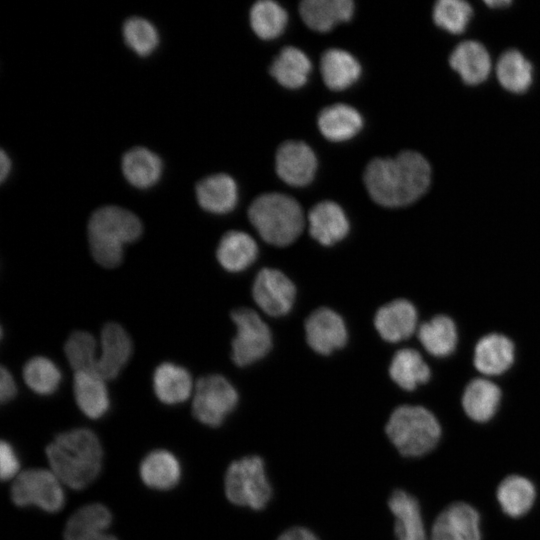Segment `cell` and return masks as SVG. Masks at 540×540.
Masks as SVG:
<instances>
[{
	"label": "cell",
	"mask_w": 540,
	"mask_h": 540,
	"mask_svg": "<svg viewBox=\"0 0 540 540\" xmlns=\"http://www.w3.org/2000/svg\"><path fill=\"white\" fill-rule=\"evenodd\" d=\"M364 183L370 197L385 207H401L420 198L431 182V167L418 152L375 158L366 166Z\"/></svg>",
	"instance_id": "obj_1"
},
{
	"label": "cell",
	"mask_w": 540,
	"mask_h": 540,
	"mask_svg": "<svg viewBox=\"0 0 540 540\" xmlns=\"http://www.w3.org/2000/svg\"><path fill=\"white\" fill-rule=\"evenodd\" d=\"M51 471L69 488L82 490L101 472L103 449L97 435L87 428L58 434L45 449Z\"/></svg>",
	"instance_id": "obj_2"
},
{
	"label": "cell",
	"mask_w": 540,
	"mask_h": 540,
	"mask_svg": "<svg viewBox=\"0 0 540 540\" xmlns=\"http://www.w3.org/2000/svg\"><path fill=\"white\" fill-rule=\"evenodd\" d=\"M140 219L133 212L118 206L97 209L88 222V242L94 260L105 268L118 266L124 245L142 234Z\"/></svg>",
	"instance_id": "obj_3"
},
{
	"label": "cell",
	"mask_w": 540,
	"mask_h": 540,
	"mask_svg": "<svg viewBox=\"0 0 540 540\" xmlns=\"http://www.w3.org/2000/svg\"><path fill=\"white\" fill-rule=\"evenodd\" d=\"M384 431L397 452L408 458L428 454L437 446L441 437V427L433 413L415 405L395 408Z\"/></svg>",
	"instance_id": "obj_4"
},
{
	"label": "cell",
	"mask_w": 540,
	"mask_h": 540,
	"mask_svg": "<svg viewBox=\"0 0 540 540\" xmlns=\"http://www.w3.org/2000/svg\"><path fill=\"white\" fill-rule=\"evenodd\" d=\"M248 216L263 240L286 246L296 240L304 226L298 202L285 194L265 193L253 200Z\"/></svg>",
	"instance_id": "obj_5"
},
{
	"label": "cell",
	"mask_w": 540,
	"mask_h": 540,
	"mask_svg": "<svg viewBox=\"0 0 540 540\" xmlns=\"http://www.w3.org/2000/svg\"><path fill=\"white\" fill-rule=\"evenodd\" d=\"M223 486L225 497L232 505L255 512L265 509L274 493L266 462L258 454L231 461L225 470Z\"/></svg>",
	"instance_id": "obj_6"
},
{
	"label": "cell",
	"mask_w": 540,
	"mask_h": 540,
	"mask_svg": "<svg viewBox=\"0 0 540 540\" xmlns=\"http://www.w3.org/2000/svg\"><path fill=\"white\" fill-rule=\"evenodd\" d=\"M10 497L16 506H35L48 513H57L65 505L62 482L51 470L43 468L20 472L13 480Z\"/></svg>",
	"instance_id": "obj_7"
},
{
	"label": "cell",
	"mask_w": 540,
	"mask_h": 540,
	"mask_svg": "<svg viewBox=\"0 0 540 540\" xmlns=\"http://www.w3.org/2000/svg\"><path fill=\"white\" fill-rule=\"evenodd\" d=\"M238 400L236 389L225 377L207 375L196 382L192 414L200 423L217 428L236 408Z\"/></svg>",
	"instance_id": "obj_8"
},
{
	"label": "cell",
	"mask_w": 540,
	"mask_h": 540,
	"mask_svg": "<svg viewBox=\"0 0 540 540\" xmlns=\"http://www.w3.org/2000/svg\"><path fill=\"white\" fill-rule=\"evenodd\" d=\"M231 318L237 333L232 341V360L238 366L250 365L263 358L272 345L267 324L252 309L233 310Z\"/></svg>",
	"instance_id": "obj_9"
},
{
	"label": "cell",
	"mask_w": 540,
	"mask_h": 540,
	"mask_svg": "<svg viewBox=\"0 0 540 540\" xmlns=\"http://www.w3.org/2000/svg\"><path fill=\"white\" fill-rule=\"evenodd\" d=\"M295 286L281 271L260 270L255 278L252 294L256 304L270 316L287 314L295 299Z\"/></svg>",
	"instance_id": "obj_10"
},
{
	"label": "cell",
	"mask_w": 540,
	"mask_h": 540,
	"mask_svg": "<svg viewBox=\"0 0 540 540\" xmlns=\"http://www.w3.org/2000/svg\"><path fill=\"white\" fill-rule=\"evenodd\" d=\"M275 167L278 176L296 187L308 185L314 178L317 159L304 142L289 140L282 143L276 153Z\"/></svg>",
	"instance_id": "obj_11"
},
{
	"label": "cell",
	"mask_w": 540,
	"mask_h": 540,
	"mask_svg": "<svg viewBox=\"0 0 540 540\" xmlns=\"http://www.w3.org/2000/svg\"><path fill=\"white\" fill-rule=\"evenodd\" d=\"M431 540H481L477 510L464 502L447 506L434 521Z\"/></svg>",
	"instance_id": "obj_12"
},
{
	"label": "cell",
	"mask_w": 540,
	"mask_h": 540,
	"mask_svg": "<svg viewBox=\"0 0 540 540\" xmlns=\"http://www.w3.org/2000/svg\"><path fill=\"white\" fill-rule=\"evenodd\" d=\"M306 340L317 353L328 355L342 348L347 340L343 319L329 308L313 311L305 322Z\"/></svg>",
	"instance_id": "obj_13"
},
{
	"label": "cell",
	"mask_w": 540,
	"mask_h": 540,
	"mask_svg": "<svg viewBox=\"0 0 540 540\" xmlns=\"http://www.w3.org/2000/svg\"><path fill=\"white\" fill-rule=\"evenodd\" d=\"M101 351L95 371L105 380L118 376L132 354V341L119 324L107 323L100 334Z\"/></svg>",
	"instance_id": "obj_14"
},
{
	"label": "cell",
	"mask_w": 540,
	"mask_h": 540,
	"mask_svg": "<svg viewBox=\"0 0 540 540\" xmlns=\"http://www.w3.org/2000/svg\"><path fill=\"white\" fill-rule=\"evenodd\" d=\"M394 518L395 540H427L425 526L417 499L402 489H395L387 500Z\"/></svg>",
	"instance_id": "obj_15"
},
{
	"label": "cell",
	"mask_w": 540,
	"mask_h": 540,
	"mask_svg": "<svg viewBox=\"0 0 540 540\" xmlns=\"http://www.w3.org/2000/svg\"><path fill=\"white\" fill-rule=\"evenodd\" d=\"M374 323L384 340L398 342L414 333L417 312L408 300L398 299L382 306L375 315Z\"/></svg>",
	"instance_id": "obj_16"
},
{
	"label": "cell",
	"mask_w": 540,
	"mask_h": 540,
	"mask_svg": "<svg viewBox=\"0 0 540 540\" xmlns=\"http://www.w3.org/2000/svg\"><path fill=\"white\" fill-rule=\"evenodd\" d=\"M310 235L325 246L342 240L349 232V222L342 208L333 201H322L308 213Z\"/></svg>",
	"instance_id": "obj_17"
},
{
	"label": "cell",
	"mask_w": 540,
	"mask_h": 540,
	"mask_svg": "<svg viewBox=\"0 0 540 540\" xmlns=\"http://www.w3.org/2000/svg\"><path fill=\"white\" fill-rule=\"evenodd\" d=\"M73 391L77 406L86 417L99 419L109 410L110 398L105 379L96 371L75 372Z\"/></svg>",
	"instance_id": "obj_18"
},
{
	"label": "cell",
	"mask_w": 540,
	"mask_h": 540,
	"mask_svg": "<svg viewBox=\"0 0 540 540\" xmlns=\"http://www.w3.org/2000/svg\"><path fill=\"white\" fill-rule=\"evenodd\" d=\"M181 465L178 458L168 450L156 449L141 461L139 475L149 488L166 491L174 488L181 479Z\"/></svg>",
	"instance_id": "obj_19"
},
{
	"label": "cell",
	"mask_w": 540,
	"mask_h": 540,
	"mask_svg": "<svg viewBox=\"0 0 540 540\" xmlns=\"http://www.w3.org/2000/svg\"><path fill=\"white\" fill-rule=\"evenodd\" d=\"M112 523L111 511L101 503L86 504L76 510L65 524L64 540H97Z\"/></svg>",
	"instance_id": "obj_20"
},
{
	"label": "cell",
	"mask_w": 540,
	"mask_h": 540,
	"mask_svg": "<svg viewBox=\"0 0 540 540\" xmlns=\"http://www.w3.org/2000/svg\"><path fill=\"white\" fill-rule=\"evenodd\" d=\"M450 66L469 85L483 82L491 70V59L486 48L479 42L468 40L455 47L450 55Z\"/></svg>",
	"instance_id": "obj_21"
},
{
	"label": "cell",
	"mask_w": 540,
	"mask_h": 540,
	"mask_svg": "<svg viewBox=\"0 0 540 540\" xmlns=\"http://www.w3.org/2000/svg\"><path fill=\"white\" fill-rule=\"evenodd\" d=\"M353 10L350 0H305L299 6L305 24L317 32H328L338 23L350 20Z\"/></svg>",
	"instance_id": "obj_22"
},
{
	"label": "cell",
	"mask_w": 540,
	"mask_h": 540,
	"mask_svg": "<svg viewBox=\"0 0 540 540\" xmlns=\"http://www.w3.org/2000/svg\"><path fill=\"white\" fill-rule=\"evenodd\" d=\"M153 390L159 401L176 405L186 401L193 390L190 373L171 362L161 363L153 374Z\"/></svg>",
	"instance_id": "obj_23"
},
{
	"label": "cell",
	"mask_w": 540,
	"mask_h": 540,
	"mask_svg": "<svg viewBox=\"0 0 540 540\" xmlns=\"http://www.w3.org/2000/svg\"><path fill=\"white\" fill-rule=\"evenodd\" d=\"M514 360V346L501 334H489L479 340L474 351V365L484 375H499Z\"/></svg>",
	"instance_id": "obj_24"
},
{
	"label": "cell",
	"mask_w": 540,
	"mask_h": 540,
	"mask_svg": "<svg viewBox=\"0 0 540 540\" xmlns=\"http://www.w3.org/2000/svg\"><path fill=\"white\" fill-rule=\"evenodd\" d=\"M199 205L214 214H225L234 209L237 199V186L227 174H215L202 179L196 185Z\"/></svg>",
	"instance_id": "obj_25"
},
{
	"label": "cell",
	"mask_w": 540,
	"mask_h": 540,
	"mask_svg": "<svg viewBox=\"0 0 540 540\" xmlns=\"http://www.w3.org/2000/svg\"><path fill=\"white\" fill-rule=\"evenodd\" d=\"M360 113L350 105L338 103L324 108L318 116V127L322 135L334 142L354 137L362 128Z\"/></svg>",
	"instance_id": "obj_26"
},
{
	"label": "cell",
	"mask_w": 540,
	"mask_h": 540,
	"mask_svg": "<svg viewBox=\"0 0 540 540\" xmlns=\"http://www.w3.org/2000/svg\"><path fill=\"white\" fill-rule=\"evenodd\" d=\"M320 70L326 86L334 91L348 88L361 74V66L353 55L345 50H326L320 61Z\"/></svg>",
	"instance_id": "obj_27"
},
{
	"label": "cell",
	"mask_w": 540,
	"mask_h": 540,
	"mask_svg": "<svg viewBox=\"0 0 540 540\" xmlns=\"http://www.w3.org/2000/svg\"><path fill=\"white\" fill-rule=\"evenodd\" d=\"M127 181L141 189L155 185L162 174V161L157 154L145 147H134L127 151L121 162Z\"/></svg>",
	"instance_id": "obj_28"
},
{
	"label": "cell",
	"mask_w": 540,
	"mask_h": 540,
	"mask_svg": "<svg viewBox=\"0 0 540 540\" xmlns=\"http://www.w3.org/2000/svg\"><path fill=\"white\" fill-rule=\"evenodd\" d=\"M257 253V244L250 235L242 231H228L218 244L216 256L224 269L240 272L255 261Z\"/></svg>",
	"instance_id": "obj_29"
},
{
	"label": "cell",
	"mask_w": 540,
	"mask_h": 540,
	"mask_svg": "<svg viewBox=\"0 0 540 540\" xmlns=\"http://www.w3.org/2000/svg\"><path fill=\"white\" fill-rule=\"evenodd\" d=\"M501 400V391L493 382L477 378L464 390L462 406L472 420L486 422L496 413Z\"/></svg>",
	"instance_id": "obj_30"
},
{
	"label": "cell",
	"mask_w": 540,
	"mask_h": 540,
	"mask_svg": "<svg viewBox=\"0 0 540 540\" xmlns=\"http://www.w3.org/2000/svg\"><path fill=\"white\" fill-rule=\"evenodd\" d=\"M311 71V62L300 49L284 47L270 66V74L286 88L297 89L303 86Z\"/></svg>",
	"instance_id": "obj_31"
},
{
	"label": "cell",
	"mask_w": 540,
	"mask_h": 540,
	"mask_svg": "<svg viewBox=\"0 0 540 540\" xmlns=\"http://www.w3.org/2000/svg\"><path fill=\"white\" fill-rule=\"evenodd\" d=\"M535 497L533 483L519 475L506 477L497 489V499L503 512L513 518L526 514L533 506Z\"/></svg>",
	"instance_id": "obj_32"
},
{
	"label": "cell",
	"mask_w": 540,
	"mask_h": 540,
	"mask_svg": "<svg viewBox=\"0 0 540 540\" xmlns=\"http://www.w3.org/2000/svg\"><path fill=\"white\" fill-rule=\"evenodd\" d=\"M389 374L399 387L412 391L429 380L430 369L416 350L401 349L391 361Z\"/></svg>",
	"instance_id": "obj_33"
},
{
	"label": "cell",
	"mask_w": 540,
	"mask_h": 540,
	"mask_svg": "<svg viewBox=\"0 0 540 540\" xmlns=\"http://www.w3.org/2000/svg\"><path fill=\"white\" fill-rule=\"evenodd\" d=\"M418 338L428 353L444 357L455 349L456 326L448 316L438 315L419 327Z\"/></svg>",
	"instance_id": "obj_34"
},
{
	"label": "cell",
	"mask_w": 540,
	"mask_h": 540,
	"mask_svg": "<svg viewBox=\"0 0 540 540\" xmlns=\"http://www.w3.org/2000/svg\"><path fill=\"white\" fill-rule=\"evenodd\" d=\"M496 73L502 87L513 93L526 91L532 82V65L517 50H508L501 55Z\"/></svg>",
	"instance_id": "obj_35"
},
{
	"label": "cell",
	"mask_w": 540,
	"mask_h": 540,
	"mask_svg": "<svg viewBox=\"0 0 540 540\" xmlns=\"http://www.w3.org/2000/svg\"><path fill=\"white\" fill-rule=\"evenodd\" d=\"M23 378L33 392L41 396H48L57 391L62 374L51 359L36 356L29 359L24 365Z\"/></svg>",
	"instance_id": "obj_36"
},
{
	"label": "cell",
	"mask_w": 540,
	"mask_h": 540,
	"mask_svg": "<svg viewBox=\"0 0 540 540\" xmlns=\"http://www.w3.org/2000/svg\"><path fill=\"white\" fill-rule=\"evenodd\" d=\"M287 23L286 11L272 0H261L251 7L250 24L255 34L269 40L279 36Z\"/></svg>",
	"instance_id": "obj_37"
},
{
	"label": "cell",
	"mask_w": 540,
	"mask_h": 540,
	"mask_svg": "<svg viewBox=\"0 0 540 540\" xmlns=\"http://www.w3.org/2000/svg\"><path fill=\"white\" fill-rule=\"evenodd\" d=\"M127 46L139 56L150 55L159 44V33L147 19L134 16L127 19L122 27Z\"/></svg>",
	"instance_id": "obj_38"
},
{
	"label": "cell",
	"mask_w": 540,
	"mask_h": 540,
	"mask_svg": "<svg viewBox=\"0 0 540 540\" xmlns=\"http://www.w3.org/2000/svg\"><path fill=\"white\" fill-rule=\"evenodd\" d=\"M97 342L86 331L73 332L65 342L64 352L70 366L78 371H95Z\"/></svg>",
	"instance_id": "obj_39"
},
{
	"label": "cell",
	"mask_w": 540,
	"mask_h": 540,
	"mask_svg": "<svg viewBox=\"0 0 540 540\" xmlns=\"http://www.w3.org/2000/svg\"><path fill=\"white\" fill-rule=\"evenodd\" d=\"M472 7L462 0H440L433 9V19L437 26L453 33H462L472 16Z\"/></svg>",
	"instance_id": "obj_40"
},
{
	"label": "cell",
	"mask_w": 540,
	"mask_h": 540,
	"mask_svg": "<svg viewBox=\"0 0 540 540\" xmlns=\"http://www.w3.org/2000/svg\"><path fill=\"white\" fill-rule=\"evenodd\" d=\"M20 461L13 446L2 440L0 444V476L3 481L10 480L19 474Z\"/></svg>",
	"instance_id": "obj_41"
},
{
	"label": "cell",
	"mask_w": 540,
	"mask_h": 540,
	"mask_svg": "<svg viewBox=\"0 0 540 540\" xmlns=\"http://www.w3.org/2000/svg\"><path fill=\"white\" fill-rule=\"evenodd\" d=\"M275 540H321L309 527L293 525L284 529Z\"/></svg>",
	"instance_id": "obj_42"
},
{
	"label": "cell",
	"mask_w": 540,
	"mask_h": 540,
	"mask_svg": "<svg viewBox=\"0 0 540 540\" xmlns=\"http://www.w3.org/2000/svg\"><path fill=\"white\" fill-rule=\"evenodd\" d=\"M17 393V386L12 374L5 367L0 372V400L1 403L11 401Z\"/></svg>",
	"instance_id": "obj_43"
},
{
	"label": "cell",
	"mask_w": 540,
	"mask_h": 540,
	"mask_svg": "<svg viewBox=\"0 0 540 540\" xmlns=\"http://www.w3.org/2000/svg\"><path fill=\"white\" fill-rule=\"evenodd\" d=\"M11 170V160L4 150L1 151L0 156V178L4 181L9 175Z\"/></svg>",
	"instance_id": "obj_44"
},
{
	"label": "cell",
	"mask_w": 540,
	"mask_h": 540,
	"mask_svg": "<svg viewBox=\"0 0 540 540\" xmlns=\"http://www.w3.org/2000/svg\"><path fill=\"white\" fill-rule=\"evenodd\" d=\"M485 3L490 6L491 8H501L505 7L507 5L511 4V1L509 0H493V1H485Z\"/></svg>",
	"instance_id": "obj_45"
},
{
	"label": "cell",
	"mask_w": 540,
	"mask_h": 540,
	"mask_svg": "<svg viewBox=\"0 0 540 540\" xmlns=\"http://www.w3.org/2000/svg\"><path fill=\"white\" fill-rule=\"evenodd\" d=\"M97 540H118V539L114 535L106 533L100 538H98Z\"/></svg>",
	"instance_id": "obj_46"
}]
</instances>
